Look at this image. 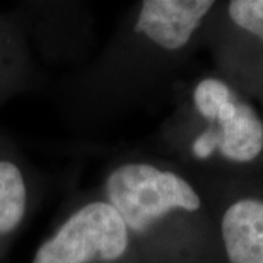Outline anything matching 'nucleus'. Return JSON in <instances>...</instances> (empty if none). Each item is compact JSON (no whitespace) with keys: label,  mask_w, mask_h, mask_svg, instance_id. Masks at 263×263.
Instances as JSON below:
<instances>
[{"label":"nucleus","mask_w":263,"mask_h":263,"mask_svg":"<svg viewBox=\"0 0 263 263\" xmlns=\"http://www.w3.org/2000/svg\"><path fill=\"white\" fill-rule=\"evenodd\" d=\"M214 0H139L85 65L59 79L60 113L78 129H97L170 100L203 38Z\"/></svg>","instance_id":"nucleus-1"},{"label":"nucleus","mask_w":263,"mask_h":263,"mask_svg":"<svg viewBox=\"0 0 263 263\" xmlns=\"http://www.w3.org/2000/svg\"><path fill=\"white\" fill-rule=\"evenodd\" d=\"M97 190L119 212L143 262H183L216 235L200 183L149 151L114 157Z\"/></svg>","instance_id":"nucleus-2"},{"label":"nucleus","mask_w":263,"mask_h":263,"mask_svg":"<svg viewBox=\"0 0 263 263\" xmlns=\"http://www.w3.org/2000/svg\"><path fill=\"white\" fill-rule=\"evenodd\" d=\"M132 237L119 212L97 187L79 192L63 208L31 263H136Z\"/></svg>","instance_id":"nucleus-3"},{"label":"nucleus","mask_w":263,"mask_h":263,"mask_svg":"<svg viewBox=\"0 0 263 263\" xmlns=\"http://www.w3.org/2000/svg\"><path fill=\"white\" fill-rule=\"evenodd\" d=\"M38 65L66 67L85 65L97 51V27L84 2H24L10 10Z\"/></svg>","instance_id":"nucleus-4"},{"label":"nucleus","mask_w":263,"mask_h":263,"mask_svg":"<svg viewBox=\"0 0 263 263\" xmlns=\"http://www.w3.org/2000/svg\"><path fill=\"white\" fill-rule=\"evenodd\" d=\"M46 181L18 143L0 129V253L35 214Z\"/></svg>","instance_id":"nucleus-5"},{"label":"nucleus","mask_w":263,"mask_h":263,"mask_svg":"<svg viewBox=\"0 0 263 263\" xmlns=\"http://www.w3.org/2000/svg\"><path fill=\"white\" fill-rule=\"evenodd\" d=\"M215 226L228 263H263V195L233 192L222 200Z\"/></svg>","instance_id":"nucleus-6"},{"label":"nucleus","mask_w":263,"mask_h":263,"mask_svg":"<svg viewBox=\"0 0 263 263\" xmlns=\"http://www.w3.org/2000/svg\"><path fill=\"white\" fill-rule=\"evenodd\" d=\"M44 85L41 67L10 12H0V105Z\"/></svg>","instance_id":"nucleus-7"},{"label":"nucleus","mask_w":263,"mask_h":263,"mask_svg":"<svg viewBox=\"0 0 263 263\" xmlns=\"http://www.w3.org/2000/svg\"><path fill=\"white\" fill-rule=\"evenodd\" d=\"M222 37L216 41L221 57L250 47L263 48V0H231L222 8Z\"/></svg>","instance_id":"nucleus-8"}]
</instances>
